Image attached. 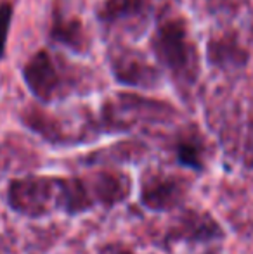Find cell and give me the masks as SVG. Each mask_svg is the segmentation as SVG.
<instances>
[{"instance_id": "6da1fadb", "label": "cell", "mask_w": 253, "mask_h": 254, "mask_svg": "<svg viewBox=\"0 0 253 254\" xmlns=\"http://www.w3.org/2000/svg\"><path fill=\"white\" fill-rule=\"evenodd\" d=\"M151 47L179 87L189 88L194 85L199 73V59L182 19L170 17L162 21L151 38Z\"/></svg>"}, {"instance_id": "7a4b0ae2", "label": "cell", "mask_w": 253, "mask_h": 254, "mask_svg": "<svg viewBox=\"0 0 253 254\" xmlns=\"http://www.w3.org/2000/svg\"><path fill=\"white\" fill-rule=\"evenodd\" d=\"M9 202L28 216H42L56 207L64 209V180L35 177L16 180L9 187Z\"/></svg>"}, {"instance_id": "3957f363", "label": "cell", "mask_w": 253, "mask_h": 254, "mask_svg": "<svg viewBox=\"0 0 253 254\" xmlns=\"http://www.w3.org/2000/svg\"><path fill=\"white\" fill-rule=\"evenodd\" d=\"M24 80L35 97L49 102L70 94L77 87L73 74L64 71L49 52H37L24 66Z\"/></svg>"}, {"instance_id": "277c9868", "label": "cell", "mask_w": 253, "mask_h": 254, "mask_svg": "<svg viewBox=\"0 0 253 254\" xmlns=\"http://www.w3.org/2000/svg\"><path fill=\"white\" fill-rule=\"evenodd\" d=\"M109 63L113 74L120 83L151 88L160 80L158 69L153 67L141 52H135L132 49L116 47L109 54Z\"/></svg>"}, {"instance_id": "5b68a950", "label": "cell", "mask_w": 253, "mask_h": 254, "mask_svg": "<svg viewBox=\"0 0 253 254\" xmlns=\"http://www.w3.org/2000/svg\"><path fill=\"white\" fill-rule=\"evenodd\" d=\"M97 17L109 28L130 26V31H141L148 19V2L146 0H106L99 9Z\"/></svg>"}, {"instance_id": "8992f818", "label": "cell", "mask_w": 253, "mask_h": 254, "mask_svg": "<svg viewBox=\"0 0 253 254\" xmlns=\"http://www.w3.org/2000/svg\"><path fill=\"white\" fill-rule=\"evenodd\" d=\"M184 195V184L169 175H153L142 185L141 199L149 209L167 211L177 206Z\"/></svg>"}, {"instance_id": "52a82bcc", "label": "cell", "mask_w": 253, "mask_h": 254, "mask_svg": "<svg viewBox=\"0 0 253 254\" xmlns=\"http://www.w3.org/2000/svg\"><path fill=\"white\" fill-rule=\"evenodd\" d=\"M222 235V230L215 220L208 214H201L198 211H186L180 216L179 223L172 228L170 239L172 241H189V242H203L212 241Z\"/></svg>"}, {"instance_id": "ba28073f", "label": "cell", "mask_w": 253, "mask_h": 254, "mask_svg": "<svg viewBox=\"0 0 253 254\" xmlns=\"http://www.w3.org/2000/svg\"><path fill=\"white\" fill-rule=\"evenodd\" d=\"M94 202L113 206L128 195L130 182L122 173H99L92 182H87Z\"/></svg>"}, {"instance_id": "9c48e42d", "label": "cell", "mask_w": 253, "mask_h": 254, "mask_svg": "<svg viewBox=\"0 0 253 254\" xmlns=\"http://www.w3.org/2000/svg\"><path fill=\"white\" fill-rule=\"evenodd\" d=\"M208 59L219 67H241L247 64L248 54L238 44L234 35L213 38L208 44Z\"/></svg>"}, {"instance_id": "30bf717a", "label": "cell", "mask_w": 253, "mask_h": 254, "mask_svg": "<svg viewBox=\"0 0 253 254\" xmlns=\"http://www.w3.org/2000/svg\"><path fill=\"white\" fill-rule=\"evenodd\" d=\"M52 38L77 52H84L87 49V37H85L84 26L77 17L56 14L54 24H52Z\"/></svg>"}, {"instance_id": "8fae6325", "label": "cell", "mask_w": 253, "mask_h": 254, "mask_svg": "<svg viewBox=\"0 0 253 254\" xmlns=\"http://www.w3.org/2000/svg\"><path fill=\"white\" fill-rule=\"evenodd\" d=\"M177 156H179L180 163L186 166L196 168L199 170L203 163V145L198 138L186 137L177 144Z\"/></svg>"}, {"instance_id": "7c38bea8", "label": "cell", "mask_w": 253, "mask_h": 254, "mask_svg": "<svg viewBox=\"0 0 253 254\" xmlns=\"http://www.w3.org/2000/svg\"><path fill=\"white\" fill-rule=\"evenodd\" d=\"M9 24H10V5L9 3H3L0 7V56L3 54V47H5Z\"/></svg>"}, {"instance_id": "4fadbf2b", "label": "cell", "mask_w": 253, "mask_h": 254, "mask_svg": "<svg viewBox=\"0 0 253 254\" xmlns=\"http://www.w3.org/2000/svg\"><path fill=\"white\" fill-rule=\"evenodd\" d=\"M243 163L253 173V125L250 127V130H248L247 138H245V144H243Z\"/></svg>"}]
</instances>
